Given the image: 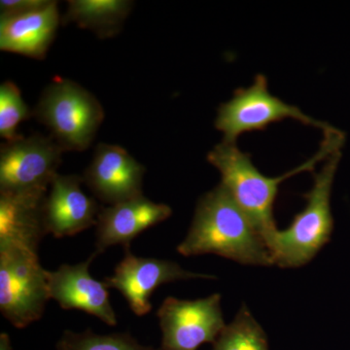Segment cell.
Listing matches in <instances>:
<instances>
[{
    "label": "cell",
    "mask_w": 350,
    "mask_h": 350,
    "mask_svg": "<svg viewBox=\"0 0 350 350\" xmlns=\"http://www.w3.org/2000/svg\"><path fill=\"white\" fill-rule=\"evenodd\" d=\"M177 251L183 256L215 254L244 265H273L259 232L221 183L200 198Z\"/></svg>",
    "instance_id": "cell-1"
},
{
    "label": "cell",
    "mask_w": 350,
    "mask_h": 350,
    "mask_svg": "<svg viewBox=\"0 0 350 350\" xmlns=\"http://www.w3.org/2000/svg\"><path fill=\"white\" fill-rule=\"evenodd\" d=\"M324 139L314 157L282 176L267 177L251 162L236 144L223 142L207 155V161L219 170L223 186L243 209L265 241H269L278 229L273 220V202L282 181L300 172H310L317 163L326 160L334 151L342 148L345 137L337 129L324 131Z\"/></svg>",
    "instance_id": "cell-2"
},
{
    "label": "cell",
    "mask_w": 350,
    "mask_h": 350,
    "mask_svg": "<svg viewBox=\"0 0 350 350\" xmlns=\"http://www.w3.org/2000/svg\"><path fill=\"white\" fill-rule=\"evenodd\" d=\"M340 156L338 149L326 159L323 167L315 174L312 190L306 195L305 209L288 229L278 230L267 241L273 265L282 268L304 266L328 243L334 226L331 191Z\"/></svg>",
    "instance_id": "cell-3"
},
{
    "label": "cell",
    "mask_w": 350,
    "mask_h": 350,
    "mask_svg": "<svg viewBox=\"0 0 350 350\" xmlns=\"http://www.w3.org/2000/svg\"><path fill=\"white\" fill-rule=\"evenodd\" d=\"M32 113L64 152L87 150L105 120V110L91 92L61 77L43 90Z\"/></svg>",
    "instance_id": "cell-4"
},
{
    "label": "cell",
    "mask_w": 350,
    "mask_h": 350,
    "mask_svg": "<svg viewBox=\"0 0 350 350\" xmlns=\"http://www.w3.org/2000/svg\"><path fill=\"white\" fill-rule=\"evenodd\" d=\"M48 271L38 252L0 250V312L14 327L25 328L43 317L48 301Z\"/></svg>",
    "instance_id": "cell-5"
},
{
    "label": "cell",
    "mask_w": 350,
    "mask_h": 350,
    "mask_svg": "<svg viewBox=\"0 0 350 350\" xmlns=\"http://www.w3.org/2000/svg\"><path fill=\"white\" fill-rule=\"evenodd\" d=\"M288 118L323 131L330 128L328 124L308 116L300 108L273 96L266 76L259 75L250 87L237 90L231 100L220 105L215 126L224 135L223 142L236 144L237 138L244 133L265 130L271 124Z\"/></svg>",
    "instance_id": "cell-6"
},
{
    "label": "cell",
    "mask_w": 350,
    "mask_h": 350,
    "mask_svg": "<svg viewBox=\"0 0 350 350\" xmlns=\"http://www.w3.org/2000/svg\"><path fill=\"white\" fill-rule=\"evenodd\" d=\"M64 152L54 138L40 133L5 142L0 148V193L48 192Z\"/></svg>",
    "instance_id": "cell-7"
},
{
    "label": "cell",
    "mask_w": 350,
    "mask_h": 350,
    "mask_svg": "<svg viewBox=\"0 0 350 350\" xmlns=\"http://www.w3.org/2000/svg\"><path fill=\"white\" fill-rule=\"evenodd\" d=\"M157 317L162 330L161 350H197L213 344L226 327L219 294L195 301L169 297Z\"/></svg>",
    "instance_id": "cell-8"
},
{
    "label": "cell",
    "mask_w": 350,
    "mask_h": 350,
    "mask_svg": "<svg viewBox=\"0 0 350 350\" xmlns=\"http://www.w3.org/2000/svg\"><path fill=\"white\" fill-rule=\"evenodd\" d=\"M125 250V256L117 265L114 273L103 282L107 288L118 290L137 317H144L151 312V295L161 285L178 280L215 278L189 271L170 260L137 257L130 248Z\"/></svg>",
    "instance_id": "cell-9"
},
{
    "label": "cell",
    "mask_w": 350,
    "mask_h": 350,
    "mask_svg": "<svg viewBox=\"0 0 350 350\" xmlns=\"http://www.w3.org/2000/svg\"><path fill=\"white\" fill-rule=\"evenodd\" d=\"M145 167L118 145L98 144L83 180L96 199L112 206L144 196Z\"/></svg>",
    "instance_id": "cell-10"
},
{
    "label": "cell",
    "mask_w": 350,
    "mask_h": 350,
    "mask_svg": "<svg viewBox=\"0 0 350 350\" xmlns=\"http://www.w3.org/2000/svg\"><path fill=\"white\" fill-rule=\"evenodd\" d=\"M96 257L93 253L85 262L64 264L56 271H48L50 299L63 310H82L107 325L116 326V313L110 303L107 285L90 273V266Z\"/></svg>",
    "instance_id": "cell-11"
},
{
    "label": "cell",
    "mask_w": 350,
    "mask_h": 350,
    "mask_svg": "<svg viewBox=\"0 0 350 350\" xmlns=\"http://www.w3.org/2000/svg\"><path fill=\"white\" fill-rule=\"evenodd\" d=\"M83 177L57 174L44 204L46 232L55 238L72 237L96 225L100 208L83 192Z\"/></svg>",
    "instance_id": "cell-12"
},
{
    "label": "cell",
    "mask_w": 350,
    "mask_h": 350,
    "mask_svg": "<svg viewBox=\"0 0 350 350\" xmlns=\"http://www.w3.org/2000/svg\"><path fill=\"white\" fill-rule=\"evenodd\" d=\"M172 214L170 206L152 202L144 195L100 209L96 225L94 254L98 256L115 245L130 248L138 234L167 220Z\"/></svg>",
    "instance_id": "cell-13"
},
{
    "label": "cell",
    "mask_w": 350,
    "mask_h": 350,
    "mask_svg": "<svg viewBox=\"0 0 350 350\" xmlns=\"http://www.w3.org/2000/svg\"><path fill=\"white\" fill-rule=\"evenodd\" d=\"M47 193H0V250L20 248L38 252L47 234L44 222Z\"/></svg>",
    "instance_id": "cell-14"
},
{
    "label": "cell",
    "mask_w": 350,
    "mask_h": 350,
    "mask_svg": "<svg viewBox=\"0 0 350 350\" xmlns=\"http://www.w3.org/2000/svg\"><path fill=\"white\" fill-rule=\"evenodd\" d=\"M61 22L59 4L55 0L34 12L0 18V50L44 59Z\"/></svg>",
    "instance_id": "cell-15"
},
{
    "label": "cell",
    "mask_w": 350,
    "mask_h": 350,
    "mask_svg": "<svg viewBox=\"0 0 350 350\" xmlns=\"http://www.w3.org/2000/svg\"><path fill=\"white\" fill-rule=\"evenodd\" d=\"M133 7L129 0H69L62 24H75L96 38H111L121 32Z\"/></svg>",
    "instance_id": "cell-16"
},
{
    "label": "cell",
    "mask_w": 350,
    "mask_h": 350,
    "mask_svg": "<svg viewBox=\"0 0 350 350\" xmlns=\"http://www.w3.org/2000/svg\"><path fill=\"white\" fill-rule=\"evenodd\" d=\"M213 350H269V345L261 325L243 306L221 332Z\"/></svg>",
    "instance_id": "cell-17"
},
{
    "label": "cell",
    "mask_w": 350,
    "mask_h": 350,
    "mask_svg": "<svg viewBox=\"0 0 350 350\" xmlns=\"http://www.w3.org/2000/svg\"><path fill=\"white\" fill-rule=\"evenodd\" d=\"M57 350H161L144 345L129 333L107 335L84 332L64 331L57 344Z\"/></svg>",
    "instance_id": "cell-18"
},
{
    "label": "cell",
    "mask_w": 350,
    "mask_h": 350,
    "mask_svg": "<svg viewBox=\"0 0 350 350\" xmlns=\"http://www.w3.org/2000/svg\"><path fill=\"white\" fill-rule=\"evenodd\" d=\"M33 113L29 110L15 83L3 82L0 86V137L12 142L21 137L18 126L31 118Z\"/></svg>",
    "instance_id": "cell-19"
},
{
    "label": "cell",
    "mask_w": 350,
    "mask_h": 350,
    "mask_svg": "<svg viewBox=\"0 0 350 350\" xmlns=\"http://www.w3.org/2000/svg\"><path fill=\"white\" fill-rule=\"evenodd\" d=\"M50 2L51 0H1L0 18L34 12L47 6Z\"/></svg>",
    "instance_id": "cell-20"
},
{
    "label": "cell",
    "mask_w": 350,
    "mask_h": 350,
    "mask_svg": "<svg viewBox=\"0 0 350 350\" xmlns=\"http://www.w3.org/2000/svg\"><path fill=\"white\" fill-rule=\"evenodd\" d=\"M0 350H13L11 338L8 334H0Z\"/></svg>",
    "instance_id": "cell-21"
}]
</instances>
